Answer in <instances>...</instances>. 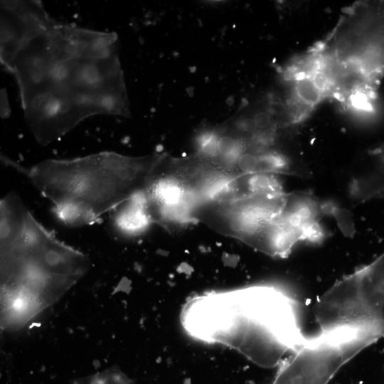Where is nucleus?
Returning <instances> with one entry per match:
<instances>
[{
	"mask_svg": "<svg viewBox=\"0 0 384 384\" xmlns=\"http://www.w3.org/2000/svg\"><path fill=\"white\" fill-rule=\"evenodd\" d=\"M320 329L344 326L370 345L384 336V252L336 282L314 306Z\"/></svg>",
	"mask_w": 384,
	"mask_h": 384,
	"instance_id": "423d86ee",
	"label": "nucleus"
},
{
	"mask_svg": "<svg viewBox=\"0 0 384 384\" xmlns=\"http://www.w3.org/2000/svg\"><path fill=\"white\" fill-rule=\"evenodd\" d=\"M162 154L128 156L102 152L73 159H49L30 167L11 161L70 226L94 223L141 193Z\"/></svg>",
	"mask_w": 384,
	"mask_h": 384,
	"instance_id": "39448f33",
	"label": "nucleus"
},
{
	"mask_svg": "<svg viewBox=\"0 0 384 384\" xmlns=\"http://www.w3.org/2000/svg\"><path fill=\"white\" fill-rule=\"evenodd\" d=\"M287 87L284 122L297 125L327 101L356 114L375 111L384 77V1H358L331 30L280 69Z\"/></svg>",
	"mask_w": 384,
	"mask_h": 384,
	"instance_id": "f03ea898",
	"label": "nucleus"
},
{
	"mask_svg": "<svg viewBox=\"0 0 384 384\" xmlns=\"http://www.w3.org/2000/svg\"><path fill=\"white\" fill-rule=\"evenodd\" d=\"M199 340L230 346L262 368L279 366L306 338L296 300L271 285H254L196 296L181 315Z\"/></svg>",
	"mask_w": 384,
	"mask_h": 384,
	"instance_id": "20e7f679",
	"label": "nucleus"
},
{
	"mask_svg": "<svg viewBox=\"0 0 384 384\" xmlns=\"http://www.w3.org/2000/svg\"><path fill=\"white\" fill-rule=\"evenodd\" d=\"M72 384H134L119 369L112 368L95 375L75 380Z\"/></svg>",
	"mask_w": 384,
	"mask_h": 384,
	"instance_id": "f8f14e48",
	"label": "nucleus"
},
{
	"mask_svg": "<svg viewBox=\"0 0 384 384\" xmlns=\"http://www.w3.org/2000/svg\"><path fill=\"white\" fill-rule=\"evenodd\" d=\"M327 207L318 199L304 192L287 193L281 219L297 231L302 241L318 242L324 236L319 220Z\"/></svg>",
	"mask_w": 384,
	"mask_h": 384,
	"instance_id": "1a4fd4ad",
	"label": "nucleus"
},
{
	"mask_svg": "<svg viewBox=\"0 0 384 384\" xmlns=\"http://www.w3.org/2000/svg\"><path fill=\"white\" fill-rule=\"evenodd\" d=\"M354 356L326 332L306 338L302 346L279 366L272 384H327Z\"/></svg>",
	"mask_w": 384,
	"mask_h": 384,
	"instance_id": "6e6552de",
	"label": "nucleus"
},
{
	"mask_svg": "<svg viewBox=\"0 0 384 384\" xmlns=\"http://www.w3.org/2000/svg\"><path fill=\"white\" fill-rule=\"evenodd\" d=\"M287 193H261L204 204L194 211L193 218L196 223H203L257 250L267 230L280 216Z\"/></svg>",
	"mask_w": 384,
	"mask_h": 384,
	"instance_id": "0eeeda50",
	"label": "nucleus"
},
{
	"mask_svg": "<svg viewBox=\"0 0 384 384\" xmlns=\"http://www.w3.org/2000/svg\"><path fill=\"white\" fill-rule=\"evenodd\" d=\"M364 174L368 191L376 196L384 192V146L371 150Z\"/></svg>",
	"mask_w": 384,
	"mask_h": 384,
	"instance_id": "9b49d317",
	"label": "nucleus"
},
{
	"mask_svg": "<svg viewBox=\"0 0 384 384\" xmlns=\"http://www.w3.org/2000/svg\"><path fill=\"white\" fill-rule=\"evenodd\" d=\"M46 20L26 24L2 55L18 79L29 127L42 144L84 117L122 114L127 108L114 38Z\"/></svg>",
	"mask_w": 384,
	"mask_h": 384,
	"instance_id": "f257e3e1",
	"label": "nucleus"
},
{
	"mask_svg": "<svg viewBox=\"0 0 384 384\" xmlns=\"http://www.w3.org/2000/svg\"><path fill=\"white\" fill-rule=\"evenodd\" d=\"M114 224L127 235H139L153 224L146 210L141 193L113 210Z\"/></svg>",
	"mask_w": 384,
	"mask_h": 384,
	"instance_id": "9d476101",
	"label": "nucleus"
},
{
	"mask_svg": "<svg viewBox=\"0 0 384 384\" xmlns=\"http://www.w3.org/2000/svg\"><path fill=\"white\" fill-rule=\"evenodd\" d=\"M0 222L1 325L16 330L58 301L90 262L51 234L14 191L1 200Z\"/></svg>",
	"mask_w": 384,
	"mask_h": 384,
	"instance_id": "7ed1b4c3",
	"label": "nucleus"
}]
</instances>
